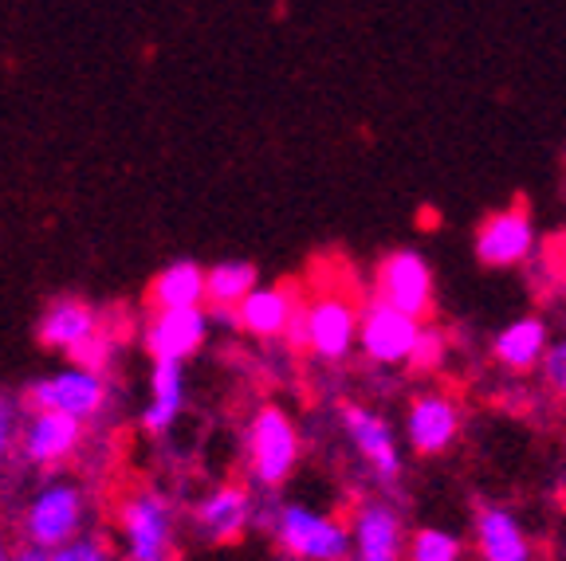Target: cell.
Wrapping results in <instances>:
<instances>
[{
    "instance_id": "21",
    "label": "cell",
    "mask_w": 566,
    "mask_h": 561,
    "mask_svg": "<svg viewBox=\"0 0 566 561\" xmlns=\"http://www.w3.org/2000/svg\"><path fill=\"white\" fill-rule=\"evenodd\" d=\"M205 275H209V267L193 264V260H174V264H166L146 283V307H150V315L154 310L205 307Z\"/></svg>"
},
{
    "instance_id": "12",
    "label": "cell",
    "mask_w": 566,
    "mask_h": 561,
    "mask_svg": "<svg viewBox=\"0 0 566 561\" xmlns=\"http://www.w3.org/2000/svg\"><path fill=\"white\" fill-rule=\"evenodd\" d=\"M256 522V495L244 483H217L193 507V527L209 546H237Z\"/></svg>"
},
{
    "instance_id": "1",
    "label": "cell",
    "mask_w": 566,
    "mask_h": 561,
    "mask_svg": "<svg viewBox=\"0 0 566 561\" xmlns=\"http://www.w3.org/2000/svg\"><path fill=\"white\" fill-rule=\"evenodd\" d=\"M363 298L354 290L323 287L315 295H303V307L295 315V322L287 326L283 342L300 353L338 366L358 350V326H363Z\"/></svg>"
},
{
    "instance_id": "18",
    "label": "cell",
    "mask_w": 566,
    "mask_h": 561,
    "mask_svg": "<svg viewBox=\"0 0 566 561\" xmlns=\"http://www.w3.org/2000/svg\"><path fill=\"white\" fill-rule=\"evenodd\" d=\"M95 334H103V315H98V307H91L87 298H75V295L52 298L44 307V315H40V322H35V342L52 353L80 350Z\"/></svg>"
},
{
    "instance_id": "23",
    "label": "cell",
    "mask_w": 566,
    "mask_h": 561,
    "mask_svg": "<svg viewBox=\"0 0 566 561\" xmlns=\"http://www.w3.org/2000/svg\"><path fill=\"white\" fill-rule=\"evenodd\" d=\"M464 542L444 527H417L406 542V561H460Z\"/></svg>"
},
{
    "instance_id": "3",
    "label": "cell",
    "mask_w": 566,
    "mask_h": 561,
    "mask_svg": "<svg viewBox=\"0 0 566 561\" xmlns=\"http://www.w3.org/2000/svg\"><path fill=\"white\" fill-rule=\"evenodd\" d=\"M303 459V436L283 404H260L244 428L248 483L260 491H280Z\"/></svg>"
},
{
    "instance_id": "29",
    "label": "cell",
    "mask_w": 566,
    "mask_h": 561,
    "mask_svg": "<svg viewBox=\"0 0 566 561\" xmlns=\"http://www.w3.org/2000/svg\"><path fill=\"white\" fill-rule=\"evenodd\" d=\"M12 561H52V550L35 542H20L17 550H12Z\"/></svg>"
},
{
    "instance_id": "8",
    "label": "cell",
    "mask_w": 566,
    "mask_h": 561,
    "mask_svg": "<svg viewBox=\"0 0 566 561\" xmlns=\"http://www.w3.org/2000/svg\"><path fill=\"white\" fill-rule=\"evenodd\" d=\"M338 424H343L346 440H350L354 456L363 459V467L378 483L394 487L406 472V456H401V440L394 432V424L381 413H374L370 404L343 401L338 404Z\"/></svg>"
},
{
    "instance_id": "19",
    "label": "cell",
    "mask_w": 566,
    "mask_h": 561,
    "mask_svg": "<svg viewBox=\"0 0 566 561\" xmlns=\"http://www.w3.org/2000/svg\"><path fill=\"white\" fill-rule=\"evenodd\" d=\"M472 542H476L480 561H535V542L520 515L500 502H484L472 515Z\"/></svg>"
},
{
    "instance_id": "17",
    "label": "cell",
    "mask_w": 566,
    "mask_h": 561,
    "mask_svg": "<svg viewBox=\"0 0 566 561\" xmlns=\"http://www.w3.org/2000/svg\"><path fill=\"white\" fill-rule=\"evenodd\" d=\"M551 326L543 315H520L504 326V330L492 334V361L512 378H527V373H539L543 358L551 350Z\"/></svg>"
},
{
    "instance_id": "22",
    "label": "cell",
    "mask_w": 566,
    "mask_h": 561,
    "mask_svg": "<svg viewBox=\"0 0 566 561\" xmlns=\"http://www.w3.org/2000/svg\"><path fill=\"white\" fill-rule=\"evenodd\" d=\"M256 287H260L256 264H248V260H221V264H212L209 275H205V307L217 318H224V322H232V310Z\"/></svg>"
},
{
    "instance_id": "6",
    "label": "cell",
    "mask_w": 566,
    "mask_h": 561,
    "mask_svg": "<svg viewBox=\"0 0 566 561\" xmlns=\"http://www.w3.org/2000/svg\"><path fill=\"white\" fill-rule=\"evenodd\" d=\"M539 244V232H535V212L527 209V201H512L507 209L488 212L484 220L472 232V252H476V264L488 272H507V267L531 264Z\"/></svg>"
},
{
    "instance_id": "20",
    "label": "cell",
    "mask_w": 566,
    "mask_h": 561,
    "mask_svg": "<svg viewBox=\"0 0 566 561\" xmlns=\"http://www.w3.org/2000/svg\"><path fill=\"white\" fill-rule=\"evenodd\" d=\"M186 401H189L186 361L150 358V396H146V409H142V432L146 436H166L181 421V413H186Z\"/></svg>"
},
{
    "instance_id": "24",
    "label": "cell",
    "mask_w": 566,
    "mask_h": 561,
    "mask_svg": "<svg viewBox=\"0 0 566 561\" xmlns=\"http://www.w3.org/2000/svg\"><path fill=\"white\" fill-rule=\"evenodd\" d=\"M444 358H449V334L424 322V330H421V338H417V350H413V361H409V369H417V373H437V369L444 366Z\"/></svg>"
},
{
    "instance_id": "27",
    "label": "cell",
    "mask_w": 566,
    "mask_h": 561,
    "mask_svg": "<svg viewBox=\"0 0 566 561\" xmlns=\"http://www.w3.org/2000/svg\"><path fill=\"white\" fill-rule=\"evenodd\" d=\"M52 561H115V558H111V546L103 538L80 534L71 538L67 546H60V550H52Z\"/></svg>"
},
{
    "instance_id": "4",
    "label": "cell",
    "mask_w": 566,
    "mask_h": 561,
    "mask_svg": "<svg viewBox=\"0 0 566 561\" xmlns=\"http://www.w3.org/2000/svg\"><path fill=\"white\" fill-rule=\"evenodd\" d=\"M87 527V491L75 479H48L20 515V542L60 550Z\"/></svg>"
},
{
    "instance_id": "15",
    "label": "cell",
    "mask_w": 566,
    "mask_h": 561,
    "mask_svg": "<svg viewBox=\"0 0 566 561\" xmlns=\"http://www.w3.org/2000/svg\"><path fill=\"white\" fill-rule=\"evenodd\" d=\"M209 307L189 310H154L142 326V346L150 358H177L189 361L209 342Z\"/></svg>"
},
{
    "instance_id": "5",
    "label": "cell",
    "mask_w": 566,
    "mask_h": 561,
    "mask_svg": "<svg viewBox=\"0 0 566 561\" xmlns=\"http://www.w3.org/2000/svg\"><path fill=\"white\" fill-rule=\"evenodd\" d=\"M126 561H174V502L158 487H138L118 502Z\"/></svg>"
},
{
    "instance_id": "26",
    "label": "cell",
    "mask_w": 566,
    "mask_h": 561,
    "mask_svg": "<svg viewBox=\"0 0 566 561\" xmlns=\"http://www.w3.org/2000/svg\"><path fill=\"white\" fill-rule=\"evenodd\" d=\"M539 381L555 401L566 404V338L551 342L547 358H543V366H539Z\"/></svg>"
},
{
    "instance_id": "28",
    "label": "cell",
    "mask_w": 566,
    "mask_h": 561,
    "mask_svg": "<svg viewBox=\"0 0 566 561\" xmlns=\"http://www.w3.org/2000/svg\"><path fill=\"white\" fill-rule=\"evenodd\" d=\"M111 338L106 334H95L91 342H83L80 350H71L67 358L75 361V366H87V369H95V373H106V366H111Z\"/></svg>"
},
{
    "instance_id": "13",
    "label": "cell",
    "mask_w": 566,
    "mask_h": 561,
    "mask_svg": "<svg viewBox=\"0 0 566 561\" xmlns=\"http://www.w3.org/2000/svg\"><path fill=\"white\" fill-rule=\"evenodd\" d=\"M406 522L389 499H363L350 515V561H406Z\"/></svg>"
},
{
    "instance_id": "16",
    "label": "cell",
    "mask_w": 566,
    "mask_h": 561,
    "mask_svg": "<svg viewBox=\"0 0 566 561\" xmlns=\"http://www.w3.org/2000/svg\"><path fill=\"white\" fill-rule=\"evenodd\" d=\"M300 307H303V290L295 287V283H268V287L260 283V287L232 310V322H237V330L252 334L260 342H272V338L287 334V326L295 322Z\"/></svg>"
},
{
    "instance_id": "7",
    "label": "cell",
    "mask_w": 566,
    "mask_h": 561,
    "mask_svg": "<svg viewBox=\"0 0 566 561\" xmlns=\"http://www.w3.org/2000/svg\"><path fill=\"white\" fill-rule=\"evenodd\" d=\"M374 298L429 322L437 310V275L417 247H394L374 267Z\"/></svg>"
},
{
    "instance_id": "11",
    "label": "cell",
    "mask_w": 566,
    "mask_h": 561,
    "mask_svg": "<svg viewBox=\"0 0 566 561\" xmlns=\"http://www.w3.org/2000/svg\"><path fill=\"white\" fill-rule=\"evenodd\" d=\"M460 401L444 389H424L413 393L406 404V447L413 456L433 459L452 452L460 440Z\"/></svg>"
},
{
    "instance_id": "2",
    "label": "cell",
    "mask_w": 566,
    "mask_h": 561,
    "mask_svg": "<svg viewBox=\"0 0 566 561\" xmlns=\"http://www.w3.org/2000/svg\"><path fill=\"white\" fill-rule=\"evenodd\" d=\"M260 522L292 561H350V518L307 502H275Z\"/></svg>"
},
{
    "instance_id": "30",
    "label": "cell",
    "mask_w": 566,
    "mask_h": 561,
    "mask_svg": "<svg viewBox=\"0 0 566 561\" xmlns=\"http://www.w3.org/2000/svg\"><path fill=\"white\" fill-rule=\"evenodd\" d=\"M0 561H12V546L4 542V534H0Z\"/></svg>"
},
{
    "instance_id": "25",
    "label": "cell",
    "mask_w": 566,
    "mask_h": 561,
    "mask_svg": "<svg viewBox=\"0 0 566 561\" xmlns=\"http://www.w3.org/2000/svg\"><path fill=\"white\" fill-rule=\"evenodd\" d=\"M20 409H24V396L0 393V464L12 456V447H20Z\"/></svg>"
},
{
    "instance_id": "9",
    "label": "cell",
    "mask_w": 566,
    "mask_h": 561,
    "mask_svg": "<svg viewBox=\"0 0 566 561\" xmlns=\"http://www.w3.org/2000/svg\"><path fill=\"white\" fill-rule=\"evenodd\" d=\"M421 330H424L421 318L389 307L381 298H370L363 307V326H358V353H363L370 366H381V369L409 366Z\"/></svg>"
},
{
    "instance_id": "14",
    "label": "cell",
    "mask_w": 566,
    "mask_h": 561,
    "mask_svg": "<svg viewBox=\"0 0 566 561\" xmlns=\"http://www.w3.org/2000/svg\"><path fill=\"white\" fill-rule=\"evenodd\" d=\"M83 424L80 416L55 413V409H32L20 428V456L32 467H60L67 464L83 444Z\"/></svg>"
},
{
    "instance_id": "10",
    "label": "cell",
    "mask_w": 566,
    "mask_h": 561,
    "mask_svg": "<svg viewBox=\"0 0 566 561\" xmlns=\"http://www.w3.org/2000/svg\"><path fill=\"white\" fill-rule=\"evenodd\" d=\"M24 404L28 409H55V413H71L80 416V421H91V416L103 413L106 404V373H95V369L67 361V366L52 369L44 378H35L24 389Z\"/></svg>"
}]
</instances>
